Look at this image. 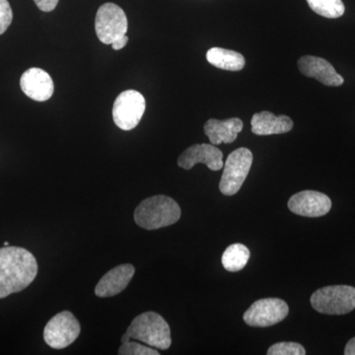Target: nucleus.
Returning a JSON list of instances; mask_svg holds the SVG:
<instances>
[{
    "label": "nucleus",
    "mask_w": 355,
    "mask_h": 355,
    "mask_svg": "<svg viewBox=\"0 0 355 355\" xmlns=\"http://www.w3.org/2000/svg\"><path fill=\"white\" fill-rule=\"evenodd\" d=\"M205 164L211 171H219L223 168V154L214 144H195L187 148L178 159V165L184 170H191L193 166Z\"/></svg>",
    "instance_id": "nucleus-11"
},
{
    "label": "nucleus",
    "mask_w": 355,
    "mask_h": 355,
    "mask_svg": "<svg viewBox=\"0 0 355 355\" xmlns=\"http://www.w3.org/2000/svg\"><path fill=\"white\" fill-rule=\"evenodd\" d=\"M80 334L78 320L69 311H62L51 318L44 330V340L49 347L62 349L73 343Z\"/></svg>",
    "instance_id": "nucleus-7"
},
{
    "label": "nucleus",
    "mask_w": 355,
    "mask_h": 355,
    "mask_svg": "<svg viewBox=\"0 0 355 355\" xmlns=\"http://www.w3.org/2000/svg\"><path fill=\"white\" fill-rule=\"evenodd\" d=\"M253 164V153L245 147L229 154L224 164L219 190L224 196H234L240 191Z\"/></svg>",
    "instance_id": "nucleus-5"
},
{
    "label": "nucleus",
    "mask_w": 355,
    "mask_h": 355,
    "mask_svg": "<svg viewBox=\"0 0 355 355\" xmlns=\"http://www.w3.org/2000/svg\"><path fill=\"white\" fill-rule=\"evenodd\" d=\"M242 130L243 121L238 118L224 121L210 119L205 125V133L209 137L210 144L214 146L232 144Z\"/></svg>",
    "instance_id": "nucleus-15"
},
{
    "label": "nucleus",
    "mask_w": 355,
    "mask_h": 355,
    "mask_svg": "<svg viewBox=\"0 0 355 355\" xmlns=\"http://www.w3.org/2000/svg\"><path fill=\"white\" fill-rule=\"evenodd\" d=\"M298 69L303 76L315 78L326 86L343 85V76L336 71L335 67L322 58L304 55L298 60Z\"/></svg>",
    "instance_id": "nucleus-13"
},
{
    "label": "nucleus",
    "mask_w": 355,
    "mask_h": 355,
    "mask_svg": "<svg viewBox=\"0 0 355 355\" xmlns=\"http://www.w3.org/2000/svg\"><path fill=\"white\" fill-rule=\"evenodd\" d=\"M40 10L44 12H51L57 7L60 0H34Z\"/></svg>",
    "instance_id": "nucleus-23"
},
{
    "label": "nucleus",
    "mask_w": 355,
    "mask_h": 355,
    "mask_svg": "<svg viewBox=\"0 0 355 355\" xmlns=\"http://www.w3.org/2000/svg\"><path fill=\"white\" fill-rule=\"evenodd\" d=\"M288 209L297 216L321 217L330 211L331 200L328 196L319 191H303L289 198Z\"/></svg>",
    "instance_id": "nucleus-10"
},
{
    "label": "nucleus",
    "mask_w": 355,
    "mask_h": 355,
    "mask_svg": "<svg viewBox=\"0 0 355 355\" xmlns=\"http://www.w3.org/2000/svg\"><path fill=\"white\" fill-rule=\"evenodd\" d=\"M250 256L251 253L245 245L240 243L232 244L222 254V265L228 272H240L246 266Z\"/></svg>",
    "instance_id": "nucleus-18"
},
{
    "label": "nucleus",
    "mask_w": 355,
    "mask_h": 355,
    "mask_svg": "<svg viewBox=\"0 0 355 355\" xmlns=\"http://www.w3.org/2000/svg\"><path fill=\"white\" fill-rule=\"evenodd\" d=\"M288 312L286 301L279 298H263L253 303L244 313L243 319L248 326L266 328L286 319Z\"/></svg>",
    "instance_id": "nucleus-9"
},
{
    "label": "nucleus",
    "mask_w": 355,
    "mask_h": 355,
    "mask_svg": "<svg viewBox=\"0 0 355 355\" xmlns=\"http://www.w3.org/2000/svg\"><path fill=\"white\" fill-rule=\"evenodd\" d=\"M135 266L130 263L120 265L109 270L100 279L95 287V294L98 297H113L125 291L135 275Z\"/></svg>",
    "instance_id": "nucleus-14"
},
{
    "label": "nucleus",
    "mask_w": 355,
    "mask_h": 355,
    "mask_svg": "<svg viewBox=\"0 0 355 355\" xmlns=\"http://www.w3.org/2000/svg\"><path fill=\"white\" fill-rule=\"evenodd\" d=\"M12 20V9L8 0H0V35L6 33Z\"/></svg>",
    "instance_id": "nucleus-22"
},
{
    "label": "nucleus",
    "mask_w": 355,
    "mask_h": 355,
    "mask_svg": "<svg viewBox=\"0 0 355 355\" xmlns=\"http://www.w3.org/2000/svg\"><path fill=\"white\" fill-rule=\"evenodd\" d=\"M120 355H159L160 352L157 350L151 349L150 347L140 345V343L130 342L123 343L119 349Z\"/></svg>",
    "instance_id": "nucleus-21"
},
{
    "label": "nucleus",
    "mask_w": 355,
    "mask_h": 355,
    "mask_svg": "<svg viewBox=\"0 0 355 355\" xmlns=\"http://www.w3.org/2000/svg\"><path fill=\"white\" fill-rule=\"evenodd\" d=\"M146 107V99L139 91H123L114 103V123L121 130H132L141 121Z\"/></svg>",
    "instance_id": "nucleus-8"
},
{
    "label": "nucleus",
    "mask_w": 355,
    "mask_h": 355,
    "mask_svg": "<svg viewBox=\"0 0 355 355\" xmlns=\"http://www.w3.org/2000/svg\"><path fill=\"white\" fill-rule=\"evenodd\" d=\"M181 214L176 200L167 196H154L139 203L135 209V221L139 227L156 230L176 223Z\"/></svg>",
    "instance_id": "nucleus-3"
},
{
    "label": "nucleus",
    "mask_w": 355,
    "mask_h": 355,
    "mask_svg": "<svg viewBox=\"0 0 355 355\" xmlns=\"http://www.w3.org/2000/svg\"><path fill=\"white\" fill-rule=\"evenodd\" d=\"M20 86L25 95L37 102L48 101L55 91L50 74L38 67L26 70L21 76Z\"/></svg>",
    "instance_id": "nucleus-12"
},
{
    "label": "nucleus",
    "mask_w": 355,
    "mask_h": 355,
    "mask_svg": "<svg viewBox=\"0 0 355 355\" xmlns=\"http://www.w3.org/2000/svg\"><path fill=\"white\" fill-rule=\"evenodd\" d=\"M37 273L38 263L24 248H0V299L24 291Z\"/></svg>",
    "instance_id": "nucleus-1"
},
{
    "label": "nucleus",
    "mask_w": 355,
    "mask_h": 355,
    "mask_svg": "<svg viewBox=\"0 0 355 355\" xmlns=\"http://www.w3.org/2000/svg\"><path fill=\"white\" fill-rule=\"evenodd\" d=\"M4 246H9V243L8 242H4Z\"/></svg>",
    "instance_id": "nucleus-26"
},
{
    "label": "nucleus",
    "mask_w": 355,
    "mask_h": 355,
    "mask_svg": "<svg viewBox=\"0 0 355 355\" xmlns=\"http://www.w3.org/2000/svg\"><path fill=\"white\" fill-rule=\"evenodd\" d=\"M207 60L217 69L240 71L244 69L246 60L241 53L222 48H211L207 53Z\"/></svg>",
    "instance_id": "nucleus-17"
},
{
    "label": "nucleus",
    "mask_w": 355,
    "mask_h": 355,
    "mask_svg": "<svg viewBox=\"0 0 355 355\" xmlns=\"http://www.w3.org/2000/svg\"><path fill=\"white\" fill-rule=\"evenodd\" d=\"M137 340L154 349L166 350L171 347V330L164 318L155 312H146L133 319L121 343Z\"/></svg>",
    "instance_id": "nucleus-2"
},
{
    "label": "nucleus",
    "mask_w": 355,
    "mask_h": 355,
    "mask_svg": "<svg viewBox=\"0 0 355 355\" xmlns=\"http://www.w3.org/2000/svg\"><path fill=\"white\" fill-rule=\"evenodd\" d=\"M251 125L252 132L257 135H282L293 128V121L289 116H277L266 111L254 114Z\"/></svg>",
    "instance_id": "nucleus-16"
},
{
    "label": "nucleus",
    "mask_w": 355,
    "mask_h": 355,
    "mask_svg": "<svg viewBox=\"0 0 355 355\" xmlns=\"http://www.w3.org/2000/svg\"><path fill=\"white\" fill-rule=\"evenodd\" d=\"M310 301L312 307L322 314H347L355 309V288L349 286L323 287L312 294Z\"/></svg>",
    "instance_id": "nucleus-4"
},
{
    "label": "nucleus",
    "mask_w": 355,
    "mask_h": 355,
    "mask_svg": "<svg viewBox=\"0 0 355 355\" xmlns=\"http://www.w3.org/2000/svg\"><path fill=\"white\" fill-rule=\"evenodd\" d=\"M314 12L324 18L336 19L345 14V7L342 0H306Z\"/></svg>",
    "instance_id": "nucleus-19"
},
{
    "label": "nucleus",
    "mask_w": 355,
    "mask_h": 355,
    "mask_svg": "<svg viewBox=\"0 0 355 355\" xmlns=\"http://www.w3.org/2000/svg\"><path fill=\"white\" fill-rule=\"evenodd\" d=\"M268 355H305L306 350L300 343H279L268 349Z\"/></svg>",
    "instance_id": "nucleus-20"
},
{
    "label": "nucleus",
    "mask_w": 355,
    "mask_h": 355,
    "mask_svg": "<svg viewBox=\"0 0 355 355\" xmlns=\"http://www.w3.org/2000/svg\"><path fill=\"white\" fill-rule=\"evenodd\" d=\"M345 355H355V338H352L349 343H347V347L345 349Z\"/></svg>",
    "instance_id": "nucleus-25"
},
{
    "label": "nucleus",
    "mask_w": 355,
    "mask_h": 355,
    "mask_svg": "<svg viewBox=\"0 0 355 355\" xmlns=\"http://www.w3.org/2000/svg\"><path fill=\"white\" fill-rule=\"evenodd\" d=\"M95 30L103 44H113L127 34L128 18L125 11L111 2L103 4L96 14Z\"/></svg>",
    "instance_id": "nucleus-6"
},
{
    "label": "nucleus",
    "mask_w": 355,
    "mask_h": 355,
    "mask_svg": "<svg viewBox=\"0 0 355 355\" xmlns=\"http://www.w3.org/2000/svg\"><path fill=\"white\" fill-rule=\"evenodd\" d=\"M128 38L127 35L121 37V38L116 40L114 41L113 44H112V48L114 51L121 50V49L125 48V44H128Z\"/></svg>",
    "instance_id": "nucleus-24"
}]
</instances>
